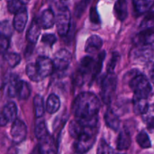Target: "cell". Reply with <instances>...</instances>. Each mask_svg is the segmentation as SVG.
<instances>
[{
	"mask_svg": "<svg viewBox=\"0 0 154 154\" xmlns=\"http://www.w3.org/2000/svg\"><path fill=\"white\" fill-rule=\"evenodd\" d=\"M100 108V101L94 93L84 92L74 101L72 111L75 119L83 126L96 127Z\"/></svg>",
	"mask_w": 154,
	"mask_h": 154,
	"instance_id": "obj_1",
	"label": "cell"
},
{
	"mask_svg": "<svg viewBox=\"0 0 154 154\" xmlns=\"http://www.w3.org/2000/svg\"><path fill=\"white\" fill-rule=\"evenodd\" d=\"M54 70L53 60L45 56L38 57L35 63H29L26 67L28 78L34 82H39L49 77Z\"/></svg>",
	"mask_w": 154,
	"mask_h": 154,
	"instance_id": "obj_2",
	"label": "cell"
},
{
	"mask_svg": "<svg viewBox=\"0 0 154 154\" xmlns=\"http://www.w3.org/2000/svg\"><path fill=\"white\" fill-rule=\"evenodd\" d=\"M96 127L85 126L84 130L76 138L75 148L77 153L84 154L87 153L94 145L96 141Z\"/></svg>",
	"mask_w": 154,
	"mask_h": 154,
	"instance_id": "obj_3",
	"label": "cell"
},
{
	"mask_svg": "<svg viewBox=\"0 0 154 154\" xmlns=\"http://www.w3.org/2000/svg\"><path fill=\"white\" fill-rule=\"evenodd\" d=\"M132 73V72H131ZM129 87L134 92V96L147 98L152 90L148 79L141 73L132 74L129 81Z\"/></svg>",
	"mask_w": 154,
	"mask_h": 154,
	"instance_id": "obj_4",
	"label": "cell"
},
{
	"mask_svg": "<svg viewBox=\"0 0 154 154\" xmlns=\"http://www.w3.org/2000/svg\"><path fill=\"white\" fill-rule=\"evenodd\" d=\"M117 80L114 73L105 75L101 83V97L105 104H110L115 93Z\"/></svg>",
	"mask_w": 154,
	"mask_h": 154,
	"instance_id": "obj_5",
	"label": "cell"
},
{
	"mask_svg": "<svg viewBox=\"0 0 154 154\" xmlns=\"http://www.w3.org/2000/svg\"><path fill=\"white\" fill-rule=\"evenodd\" d=\"M56 23L59 34L61 36L66 35L71 26V13L67 7H62L59 9L56 17Z\"/></svg>",
	"mask_w": 154,
	"mask_h": 154,
	"instance_id": "obj_6",
	"label": "cell"
},
{
	"mask_svg": "<svg viewBox=\"0 0 154 154\" xmlns=\"http://www.w3.org/2000/svg\"><path fill=\"white\" fill-rule=\"evenodd\" d=\"M94 64L95 60L91 57L87 56L81 60L79 64V67L77 70L76 77H75L76 82L78 83V84H83V82H84V80L88 75H90V74L93 75Z\"/></svg>",
	"mask_w": 154,
	"mask_h": 154,
	"instance_id": "obj_7",
	"label": "cell"
},
{
	"mask_svg": "<svg viewBox=\"0 0 154 154\" xmlns=\"http://www.w3.org/2000/svg\"><path fill=\"white\" fill-rule=\"evenodd\" d=\"M131 58L138 63H148L154 58V49L150 45L137 46L131 52Z\"/></svg>",
	"mask_w": 154,
	"mask_h": 154,
	"instance_id": "obj_8",
	"label": "cell"
},
{
	"mask_svg": "<svg viewBox=\"0 0 154 154\" xmlns=\"http://www.w3.org/2000/svg\"><path fill=\"white\" fill-rule=\"evenodd\" d=\"M72 62V55L70 52L66 49H62L57 51L54 56V70L63 72L66 70Z\"/></svg>",
	"mask_w": 154,
	"mask_h": 154,
	"instance_id": "obj_9",
	"label": "cell"
},
{
	"mask_svg": "<svg viewBox=\"0 0 154 154\" xmlns=\"http://www.w3.org/2000/svg\"><path fill=\"white\" fill-rule=\"evenodd\" d=\"M11 135L12 140L15 144H20L23 142L26 139L27 135V128L24 122L19 119H16L12 124Z\"/></svg>",
	"mask_w": 154,
	"mask_h": 154,
	"instance_id": "obj_10",
	"label": "cell"
},
{
	"mask_svg": "<svg viewBox=\"0 0 154 154\" xmlns=\"http://www.w3.org/2000/svg\"><path fill=\"white\" fill-rule=\"evenodd\" d=\"M17 108L14 102H10L6 104L0 113V126H5L10 122L16 120Z\"/></svg>",
	"mask_w": 154,
	"mask_h": 154,
	"instance_id": "obj_11",
	"label": "cell"
},
{
	"mask_svg": "<svg viewBox=\"0 0 154 154\" xmlns=\"http://www.w3.org/2000/svg\"><path fill=\"white\" fill-rule=\"evenodd\" d=\"M133 42L136 46H148L154 43V27L144 29L134 37Z\"/></svg>",
	"mask_w": 154,
	"mask_h": 154,
	"instance_id": "obj_12",
	"label": "cell"
},
{
	"mask_svg": "<svg viewBox=\"0 0 154 154\" xmlns=\"http://www.w3.org/2000/svg\"><path fill=\"white\" fill-rule=\"evenodd\" d=\"M39 141L40 143L38 146V148L41 154H57V147L53 137L48 135Z\"/></svg>",
	"mask_w": 154,
	"mask_h": 154,
	"instance_id": "obj_13",
	"label": "cell"
},
{
	"mask_svg": "<svg viewBox=\"0 0 154 154\" xmlns=\"http://www.w3.org/2000/svg\"><path fill=\"white\" fill-rule=\"evenodd\" d=\"M28 20V13L26 7L15 14L13 20V26L18 32H22L25 29Z\"/></svg>",
	"mask_w": 154,
	"mask_h": 154,
	"instance_id": "obj_14",
	"label": "cell"
},
{
	"mask_svg": "<svg viewBox=\"0 0 154 154\" xmlns=\"http://www.w3.org/2000/svg\"><path fill=\"white\" fill-rule=\"evenodd\" d=\"M39 24L44 29H48L54 26L56 23V18L54 14L51 9H46L41 14L38 19Z\"/></svg>",
	"mask_w": 154,
	"mask_h": 154,
	"instance_id": "obj_15",
	"label": "cell"
},
{
	"mask_svg": "<svg viewBox=\"0 0 154 154\" xmlns=\"http://www.w3.org/2000/svg\"><path fill=\"white\" fill-rule=\"evenodd\" d=\"M103 41L96 35H93L87 40L85 45V51L88 54H93L98 52L102 48Z\"/></svg>",
	"mask_w": 154,
	"mask_h": 154,
	"instance_id": "obj_16",
	"label": "cell"
},
{
	"mask_svg": "<svg viewBox=\"0 0 154 154\" xmlns=\"http://www.w3.org/2000/svg\"><path fill=\"white\" fill-rule=\"evenodd\" d=\"M132 103H133V111L135 114L138 115L146 114L149 111L147 98L134 96Z\"/></svg>",
	"mask_w": 154,
	"mask_h": 154,
	"instance_id": "obj_17",
	"label": "cell"
},
{
	"mask_svg": "<svg viewBox=\"0 0 154 154\" xmlns=\"http://www.w3.org/2000/svg\"><path fill=\"white\" fill-rule=\"evenodd\" d=\"M41 29H42V27L39 24L38 20H33L26 34V39L29 42V44H31V45L36 44L41 35Z\"/></svg>",
	"mask_w": 154,
	"mask_h": 154,
	"instance_id": "obj_18",
	"label": "cell"
},
{
	"mask_svg": "<svg viewBox=\"0 0 154 154\" xmlns=\"http://www.w3.org/2000/svg\"><path fill=\"white\" fill-rule=\"evenodd\" d=\"M105 121L107 126L112 130L117 131L120 128V121L118 115L111 108L107 110L105 113Z\"/></svg>",
	"mask_w": 154,
	"mask_h": 154,
	"instance_id": "obj_19",
	"label": "cell"
},
{
	"mask_svg": "<svg viewBox=\"0 0 154 154\" xmlns=\"http://www.w3.org/2000/svg\"><path fill=\"white\" fill-rule=\"evenodd\" d=\"M132 143L129 131L123 129L120 132L117 140V148L119 150H126L129 148Z\"/></svg>",
	"mask_w": 154,
	"mask_h": 154,
	"instance_id": "obj_20",
	"label": "cell"
},
{
	"mask_svg": "<svg viewBox=\"0 0 154 154\" xmlns=\"http://www.w3.org/2000/svg\"><path fill=\"white\" fill-rule=\"evenodd\" d=\"M31 94V88L28 83L19 80L16 87V97L20 100H26Z\"/></svg>",
	"mask_w": 154,
	"mask_h": 154,
	"instance_id": "obj_21",
	"label": "cell"
},
{
	"mask_svg": "<svg viewBox=\"0 0 154 154\" xmlns=\"http://www.w3.org/2000/svg\"><path fill=\"white\" fill-rule=\"evenodd\" d=\"M133 6L138 14H142L153 7L154 0H133Z\"/></svg>",
	"mask_w": 154,
	"mask_h": 154,
	"instance_id": "obj_22",
	"label": "cell"
},
{
	"mask_svg": "<svg viewBox=\"0 0 154 154\" xmlns=\"http://www.w3.org/2000/svg\"><path fill=\"white\" fill-rule=\"evenodd\" d=\"M114 13L117 19L123 21L128 16V7L126 0H117L114 5Z\"/></svg>",
	"mask_w": 154,
	"mask_h": 154,
	"instance_id": "obj_23",
	"label": "cell"
},
{
	"mask_svg": "<svg viewBox=\"0 0 154 154\" xmlns=\"http://www.w3.org/2000/svg\"><path fill=\"white\" fill-rule=\"evenodd\" d=\"M60 108V98L55 94H51L48 98L46 103V111L49 114L57 113Z\"/></svg>",
	"mask_w": 154,
	"mask_h": 154,
	"instance_id": "obj_24",
	"label": "cell"
},
{
	"mask_svg": "<svg viewBox=\"0 0 154 154\" xmlns=\"http://www.w3.org/2000/svg\"><path fill=\"white\" fill-rule=\"evenodd\" d=\"M33 105H34L35 113L36 117L39 118L44 115L45 113V105H44L43 98L40 95H36L33 99Z\"/></svg>",
	"mask_w": 154,
	"mask_h": 154,
	"instance_id": "obj_25",
	"label": "cell"
},
{
	"mask_svg": "<svg viewBox=\"0 0 154 154\" xmlns=\"http://www.w3.org/2000/svg\"><path fill=\"white\" fill-rule=\"evenodd\" d=\"M13 27L8 20L0 22V37L10 39L13 34Z\"/></svg>",
	"mask_w": 154,
	"mask_h": 154,
	"instance_id": "obj_26",
	"label": "cell"
},
{
	"mask_svg": "<svg viewBox=\"0 0 154 154\" xmlns=\"http://www.w3.org/2000/svg\"><path fill=\"white\" fill-rule=\"evenodd\" d=\"M136 141L138 145L144 149H147L151 147V141H150L149 135L145 131H141L136 137Z\"/></svg>",
	"mask_w": 154,
	"mask_h": 154,
	"instance_id": "obj_27",
	"label": "cell"
},
{
	"mask_svg": "<svg viewBox=\"0 0 154 154\" xmlns=\"http://www.w3.org/2000/svg\"><path fill=\"white\" fill-rule=\"evenodd\" d=\"M84 127H85V126H83L78 120H77L76 119H75V120H72L70 123V124H69V133L72 135V137L77 138L78 137V135H79L82 132V131L84 130Z\"/></svg>",
	"mask_w": 154,
	"mask_h": 154,
	"instance_id": "obj_28",
	"label": "cell"
},
{
	"mask_svg": "<svg viewBox=\"0 0 154 154\" xmlns=\"http://www.w3.org/2000/svg\"><path fill=\"white\" fill-rule=\"evenodd\" d=\"M4 59L9 66L14 68L20 63V56L16 53H6L4 55Z\"/></svg>",
	"mask_w": 154,
	"mask_h": 154,
	"instance_id": "obj_29",
	"label": "cell"
},
{
	"mask_svg": "<svg viewBox=\"0 0 154 154\" xmlns=\"http://www.w3.org/2000/svg\"><path fill=\"white\" fill-rule=\"evenodd\" d=\"M105 51H102L100 54L98 55L97 58L95 60V64H94V68H93V72L92 77L93 78H96L99 73H100L101 70L102 69V64H103L104 60H105Z\"/></svg>",
	"mask_w": 154,
	"mask_h": 154,
	"instance_id": "obj_30",
	"label": "cell"
},
{
	"mask_svg": "<svg viewBox=\"0 0 154 154\" xmlns=\"http://www.w3.org/2000/svg\"><path fill=\"white\" fill-rule=\"evenodd\" d=\"M35 135L38 140L42 139L48 135H49L45 122L41 121L36 125L35 129Z\"/></svg>",
	"mask_w": 154,
	"mask_h": 154,
	"instance_id": "obj_31",
	"label": "cell"
},
{
	"mask_svg": "<svg viewBox=\"0 0 154 154\" xmlns=\"http://www.w3.org/2000/svg\"><path fill=\"white\" fill-rule=\"evenodd\" d=\"M18 78L17 76H11L7 86V93L8 96L10 97H16V87L17 84Z\"/></svg>",
	"mask_w": 154,
	"mask_h": 154,
	"instance_id": "obj_32",
	"label": "cell"
},
{
	"mask_svg": "<svg viewBox=\"0 0 154 154\" xmlns=\"http://www.w3.org/2000/svg\"><path fill=\"white\" fill-rule=\"evenodd\" d=\"M25 7L20 0H9L8 2V10L10 13L16 14Z\"/></svg>",
	"mask_w": 154,
	"mask_h": 154,
	"instance_id": "obj_33",
	"label": "cell"
},
{
	"mask_svg": "<svg viewBox=\"0 0 154 154\" xmlns=\"http://www.w3.org/2000/svg\"><path fill=\"white\" fill-rule=\"evenodd\" d=\"M97 154H114V150L104 139L99 142L97 148Z\"/></svg>",
	"mask_w": 154,
	"mask_h": 154,
	"instance_id": "obj_34",
	"label": "cell"
},
{
	"mask_svg": "<svg viewBox=\"0 0 154 154\" xmlns=\"http://www.w3.org/2000/svg\"><path fill=\"white\" fill-rule=\"evenodd\" d=\"M119 58H120V55L117 54V52H114L112 54V57H111V60H110L109 63H108V66H107V72L108 74H113L114 72V69H115L116 65H117V62H118Z\"/></svg>",
	"mask_w": 154,
	"mask_h": 154,
	"instance_id": "obj_35",
	"label": "cell"
},
{
	"mask_svg": "<svg viewBox=\"0 0 154 154\" xmlns=\"http://www.w3.org/2000/svg\"><path fill=\"white\" fill-rule=\"evenodd\" d=\"M141 27L144 29L150 28V27H154V12L148 14L143 20L141 23Z\"/></svg>",
	"mask_w": 154,
	"mask_h": 154,
	"instance_id": "obj_36",
	"label": "cell"
},
{
	"mask_svg": "<svg viewBox=\"0 0 154 154\" xmlns=\"http://www.w3.org/2000/svg\"><path fill=\"white\" fill-rule=\"evenodd\" d=\"M42 42L49 47H52L57 42V37L54 34H45L42 36Z\"/></svg>",
	"mask_w": 154,
	"mask_h": 154,
	"instance_id": "obj_37",
	"label": "cell"
},
{
	"mask_svg": "<svg viewBox=\"0 0 154 154\" xmlns=\"http://www.w3.org/2000/svg\"><path fill=\"white\" fill-rule=\"evenodd\" d=\"M90 19L93 23H100V17H99V15L96 8H92L91 10H90Z\"/></svg>",
	"mask_w": 154,
	"mask_h": 154,
	"instance_id": "obj_38",
	"label": "cell"
},
{
	"mask_svg": "<svg viewBox=\"0 0 154 154\" xmlns=\"http://www.w3.org/2000/svg\"><path fill=\"white\" fill-rule=\"evenodd\" d=\"M145 121L148 129L154 131V116H150V117H147Z\"/></svg>",
	"mask_w": 154,
	"mask_h": 154,
	"instance_id": "obj_39",
	"label": "cell"
},
{
	"mask_svg": "<svg viewBox=\"0 0 154 154\" xmlns=\"http://www.w3.org/2000/svg\"><path fill=\"white\" fill-rule=\"evenodd\" d=\"M150 79H151L152 82L154 84V64L153 65V66L151 67L150 71Z\"/></svg>",
	"mask_w": 154,
	"mask_h": 154,
	"instance_id": "obj_40",
	"label": "cell"
},
{
	"mask_svg": "<svg viewBox=\"0 0 154 154\" xmlns=\"http://www.w3.org/2000/svg\"><path fill=\"white\" fill-rule=\"evenodd\" d=\"M20 1L23 5H26V4H27V3L29 2L30 0H20Z\"/></svg>",
	"mask_w": 154,
	"mask_h": 154,
	"instance_id": "obj_41",
	"label": "cell"
}]
</instances>
